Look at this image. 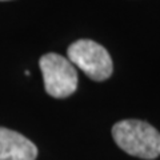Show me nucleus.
<instances>
[{
    "mask_svg": "<svg viewBox=\"0 0 160 160\" xmlns=\"http://www.w3.org/2000/svg\"><path fill=\"white\" fill-rule=\"evenodd\" d=\"M112 136L118 146L131 156L152 160L160 155V133L142 120H122L112 127Z\"/></svg>",
    "mask_w": 160,
    "mask_h": 160,
    "instance_id": "f257e3e1",
    "label": "nucleus"
},
{
    "mask_svg": "<svg viewBox=\"0 0 160 160\" xmlns=\"http://www.w3.org/2000/svg\"><path fill=\"white\" fill-rule=\"evenodd\" d=\"M68 60L95 82H104L112 75L113 64L109 53L93 40L82 39L67 49Z\"/></svg>",
    "mask_w": 160,
    "mask_h": 160,
    "instance_id": "f03ea898",
    "label": "nucleus"
},
{
    "mask_svg": "<svg viewBox=\"0 0 160 160\" xmlns=\"http://www.w3.org/2000/svg\"><path fill=\"white\" fill-rule=\"evenodd\" d=\"M39 66L48 95L63 99L76 91L78 72L68 59L59 53H46L40 58Z\"/></svg>",
    "mask_w": 160,
    "mask_h": 160,
    "instance_id": "7ed1b4c3",
    "label": "nucleus"
},
{
    "mask_svg": "<svg viewBox=\"0 0 160 160\" xmlns=\"http://www.w3.org/2000/svg\"><path fill=\"white\" fill-rule=\"evenodd\" d=\"M36 146L22 133L0 127V160H36Z\"/></svg>",
    "mask_w": 160,
    "mask_h": 160,
    "instance_id": "20e7f679",
    "label": "nucleus"
}]
</instances>
